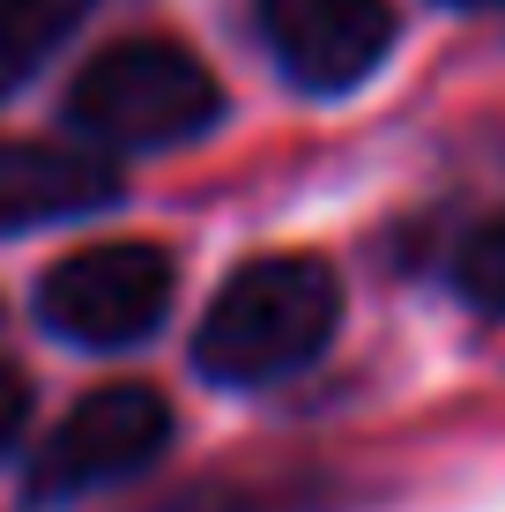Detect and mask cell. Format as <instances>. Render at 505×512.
I'll use <instances>...</instances> for the list:
<instances>
[{"label":"cell","mask_w":505,"mask_h":512,"mask_svg":"<svg viewBox=\"0 0 505 512\" xmlns=\"http://www.w3.org/2000/svg\"><path fill=\"white\" fill-rule=\"evenodd\" d=\"M164 446H171L164 394H149V386H104V394L75 401V409L60 416V431L45 438L38 468H30V498L38 505L90 498V490H104V483L142 475Z\"/></svg>","instance_id":"4"},{"label":"cell","mask_w":505,"mask_h":512,"mask_svg":"<svg viewBox=\"0 0 505 512\" xmlns=\"http://www.w3.org/2000/svg\"><path fill=\"white\" fill-rule=\"evenodd\" d=\"M454 282H461L468 305L505 312V208H498L491 223H476V231H468L461 260H454Z\"/></svg>","instance_id":"8"},{"label":"cell","mask_w":505,"mask_h":512,"mask_svg":"<svg viewBox=\"0 0 505 512\" xmlns=\"http://www.w3.org/2000/svg\"><path fill=\"white\" fill-rule=\"evenodd\" d=\"M260 30L298 90H350L379 67L394 8L387 0H260Z\"/></svg>","instance_id":"5"},{"label":"cell","mask_w":505,"mask_h":512,"mask_svg":"<svg viewBox=\"0 0 505 512\" xmlns=\"http://www.w3.org/2000/svg\"><path fill=\"white\" fill-rule=\"evenodd\" d=\"M171 312V260L156 245H82L38 282V320L60 342L82 349H127Z\"/></svg>","instance_id":"3"},{"label":"cell","mask_w":505,"mask_h":512,"mask_svg":"<svg viewBox=\"0 0 505 512\" xmlns=\"http://www.w3.org/2000/svg\"><path fill=\"white\" fill-rule=\"evenodd\" d=\"M446 8H505V0H446Z\"/></svg>","instance_id":"10"},{"label":"cell","mask_w":505,"mask_h":512,"mask_svg":"<svg viewBox=\"0 0 505 512\" xmlns=\"http://www.w3.org/2000/svg\"><path fill=\"white\" fill-rule=\"evenodd\" d=\"M82 15H90V0H0V97L23 90L82 30Z\"/></svg>","instance_id":"7"},{"label":"cell","mask_w":505,"mask_h":512,"mask_svg":"<svg viewBox=\"0 0 505 512\" xmlns=\"http://www.w3.org/2000/svg\"><path fill=\"white\" fill-rule=\"evenodd\" d=\"M335 320H342L335 275L305 253H275L223 282V297L208 305V320L194 334V364L223 386H268V379L305 372L327 349Z\"/></svg>","instance_id":"1"},{"label":"cell","mask_w":505,"mask_h":512,"mask_svg":"<svg viewBox=\"0 0 505 512\" xmlns=\"http://www.w3.org/2000/svg\"><path fill=\"white\" fill-rule=\"evenodd\" d=\"M23 409H30L23 372H8V364H0V453H8V438H15V431H23Z\"/></svg>","instance_id":"9"},{"label":"cell","mask_w":505,"mask_h":512,"mask_svg":"<svg viewBox=\"0 0 505 512\" xmlns=\"http://www.w3.org/2000/svg\"><path fill=\"white\" fill-rule=\"evenodd\" d=\"M216 112H223L216 75L186 45H156V38L112 45L67 90V119L104 149H171V141H194L201 127H216Z\"/></svg>","instance_id":"2"},{"label":"cell","mask_w":505,"mask_h":512,"mask_svg":"<svg viewBox=\"0 0 505 512\" xmlns=\"http://www.w3.org/2000/svg\"><path fill=\"white\" fill-rule=\"evenodd\" d=\"M112 193H119V171L104 156L45 149V141H0V238L90 216Z\"/></svg>","instance_id":"6"}]
</instances>
